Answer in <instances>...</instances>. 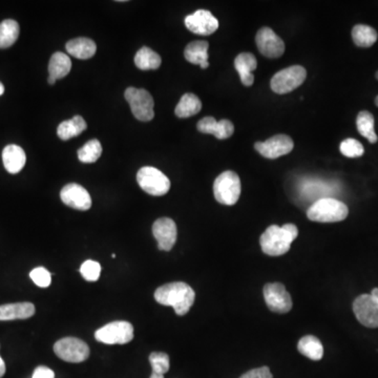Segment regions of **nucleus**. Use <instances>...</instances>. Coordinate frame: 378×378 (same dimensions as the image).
I'll return each mask as SVG.
<instances>
[{"instance_id":"obj_2","label":"nucleus","mask_w":378,"mask_h":378,"mask_svg":"<svg viewBox=\"0 0 378 378\" xmlns=\"http://www.w3.org/2000/svg\"><path fill=\"white\" fill-rule=\"evenodd\" d=\"M298 235V229L296 225L285 224L282 227L271 225L261 235L260 244L266 255L280 257L289 251L291 244Z\"/></svg>"},{"instance_id":"obj_37","label":"nucleus","mask_w":378,"mask_h":378,"mask_svg":"<svg viewBox=\"0 0 378 378\" xmlns=\"http://www.w3.org/2000/svg\"><path fill=\"white\" fill-rule=\"evenodd\" d=\"M32 378H55V373L50 368L40 366L36 368Z\"/></svg>"},{"instance_id":"obj_8","label":"nucleus","mask_w":378,"mask_h":378,"mask_svg":"<svg viewBox=\"0 0 378 378\" xmlns=\"http://www.w3.org/2000/svg\"><path fill=\"white\" fill-rule=\"evenodd\" d=\"M95 339L107 345H125L134 339V327L124 321L109 323L95 333Z\"/></svg>"},{"instance_id":"obj_35","label":"nucleus","mask_w":378,"mask_h":378,"mask_svg":"<svg viewBox=\"0 0 378 378\" xmlns=\"http://www.w3.org/2000/svg\"><path fill=\"white\" fill-rule=\"evenodd\" d=\"M30 278L38 287L46 288L51 285L52 282V276L50 272L44 267H37L32 270L30 273Z\"/></svg>"},{"instance_id":"obj_25","label":"nucleus","mask_w":378,"mask_h":378,"mask_svg":"<svg viewBox=\"0 0 378 378\" xmlns=\"http://www.w3.org/2000/svg\"><path fill=\"white\" fill-rule=\"evenodd\" d=\"M300 354L308 357L311 361H321L324 355V347L318 337L307 335L300 339L298 345Z\"/></svg>"},{"instance_id":"obj_30","label":"nucleus","mask_w":378,"mask_h":378,"mask_svg":"<svg viewBox=\"0 0 378 378\" xmlns=\"http://www.w3.org/2000/svg\"><path fill=\"white\" fill-rule=\"evenodd\" d=\"M357 131L363 137L368 139L370 143H376L378 138L374 129V117L369 111H361L357 119Z\"/></svg>"},{"instance_id":"obj_26","label":"nucleus","mask_w":378,"mask_h":378,"mask_svg":"<svg viewBox=\"0 0 378 378\" xmlns=\"http://www.w3.org/2000/svg\"><path fill=\"white\" fill-rule=\"evenodd\" d=\"M161 62L160 55L146 46L140 48L135 56L136 66L141 71L158 70L161 66Z\"/></svg>"},{"instance_id":"obj_39","label":"nucleus","mask_w":378,"mask_h":378,"mask_svg":"<svg viewBox=\"0 0 378 378\" xmlns=\"http://www.w3.org/2000/svg\"><path fill=\"white\" fill-rule=\"evenodd\" d=\"M371 294L374 296V298H375V300L378 302V288H374V289L372 290Z\"/></svg>"},{"instance_id":"obj_31","label":"nucleus","mask_w":378,"mask_h":378,"mask_svg":"<svg viewBox=\"0 0 378 378\" xmlns=\"http://www.w3.org/2000/svg\"><path fill=\"white\" fill-rule=\"evenodd\" d=\"M102 154V145L97 139L91 140L78 150V159L82 163L91 164L98 161Z\"/></svg>"},{"instance_id":"obj_14","label":"nucleus","mask_w":378,"mask_h":378,"mask_svg":"<svg viewBox=\"0 0 378 378\" xmlns=\"http://www.w3.org/2000/svg\"><path fill=\"white\" fill-rule=\"evenodd\" d=\"M258 48L260 53L268 58H278L285 52V44L270 28H262L258 32Z\"/></svg>"},{"instance_id":"obj_18","label":"nucleus","mask_w":378,"mask_h":378,"mask_svg":"<svg viewBox=\"0 0 378 378\" xmlns=\"http://www.w3.org/2000/svg\"><path fill=\"white\" fill-rule=\"evenodd\" d=\"M35 314L32 303H15L0 306V321L26 320Z\"/></svg>"},{"instance_id":"obj_17","label":"nucleus","mask_w":378,"mask_h":378,"mask_svg":"<svg viewBox=\"0 0 378 378\" xmlns=\"http://www.w3.org/2000/svg\"><path fill=\"white\" fill-rule=\"evenodd\" d=\"M198 131L203 134H210L217 139L225 140L231 138L235 133V126L229 120L217 121L213 117H205L198 123Z\"/></svg>"},{"instance_id":"obj_29","label":"nucleus","mask_w":378,"mask_h":378,"mask_svg":"<svg viewBox=\"0 0 378 378\" xmlns=\"http://www.w3.org/2000/svg\"><path fill=\"white\" fill-rule=\"evenodd\" d=\"M352 38L354 44L359 48H370L375 44L378 34L371 26L357 24L353 28Z\"/></svg>"},{"instance_id":"obj_38","label":"nucleus","mask_w":378,"mask_h":378,"mask_svg":"<svg viewBox=\"0 0 378 378\" xmlns=\"http://www.w3.org/2000/svg\"><path fill=\"white\" fill-rule=\"evenodd\" d=\"M6 374V363L3 359L0 357V378L3 377Z\"/></svg>"},{"instance_id":"obj_11","label":"nucleus","mask_w":378,"mask_h":378,"mask_svg":"<svg viewBox=\"0 0 378 378\" xmlns=\"http://www.w3.org/2000/svg\"><path fill=\"white\" fill-rule=\"evenodd\" d=\"M353 311L359 322L368 328H378V302L372 294H361L353 302Z\"/></svg>"},{"instance_id":"obj_43","label":"nucleus","mask_w":378,"mask_h":378,"mask_svg":"<svg viewBox=\"0 0 378 378\" xmlns=\"http://www.w3.org/2000/svg\"><path fill=\"white\" fill-rule=\"evenodd\" d=\"M375 103H376V105H377V107H378V96L376 97Z\"/></svg>"},{"instance_id":"obj_44","label":"nucleus","mask_w":378,"mask_h":378,"mask_svg":"<svg viewBox=\"0 0 378 378\" xmlns=\"http://www.w3.org/2000/svg\"><path fill=\"white\" fill-rule=\"evenodd\" d=\"M111 258H113V259H115V258H116L115 253H113V255H111Z\"/></svg>"},{"instance_id":"obj_3","label":"nucleus","mask_w":378,"mask_h":378,"mask_svg":"<svg viewBox=\"0 0 378 378\" xmlns=\"http://www.w3.org/2000/svg\"><path fill=\"white\" fill-rule=\"evenodd\" d=\"M349 209L345 203L333 198L315 201L307 211V217L313 222L336 223L348 217Z\"/></svg>"},{"instance_id":"obj_32","label":"nucleus","mask_w":378,"mask_h":378,"mask_svg":"<svg viewBox=\"0 0 378 378\" xmlns=\"http://www.w3.org/2000/svg\"><path fill=\"white\" fill-rule=\"evenodd\" d=\"M339 150L343 156H348V158H359V156H363L365 152L363 144L352 138L343 140L339 146Z\"/></svg>"},{"instance_id":"obj_1","label":"nucleus","mask_w":378,"mask_h":378,"mask_svg":"<svg viewBox=\"0 0 378 378\" xmlns=\"http://www.w3.org/2000/svg\"><path fill=\"white\" fill-rule=\"evenodd\" d=\"M196 294L188 284L183 282H168L154 292V300L163 306L174 308L177 314L183 316L192 308Z\"/></svg>"},{"instance_id":"obj_42","label":"nucleus","mask_w":378,"mask_h":378,"mask_svg":"<svg viewBox=\"0 0 378 378\" xmlns=\"http://www.w3.org/2000/svg\"><path fill=\"white\" fill-rule=\"evenodd\" d=\"M48 83H50L51 85L55 84V82H56V79L51 78V77H48Z\"/></svg>"},{"instance_id":"obj_24","label":"nucleus","mask_w":378,"mask_h":378,"mask_svg":"<svg viewBox=\"0 0 378 378\" xmlns=\"http://www.w3.org/2000/svg\"><path fill=\"white\" fill-rule=\"evenodd\" d=\"M72 69V61L68 55L63 54L61 52L55 53L51 57L50 63H48V73L51 78L59 79L64 78L70 74Z\"/></svg>"},{"instance_id":"obj_33","label":"nucleus","mask_w":378,"mask_h":378,"mask_svg":"<svg viewBox=\"0 0 378 378\" xmlns=\"http://www.w3.org/2000/svg\"><path fill=\"white\" fill-rule=\"evenodd\" d=\"M150 363L152 367V372L154 373L164 375L170 370V357L166 353L152 352L150 355Z\"/></svg>"},{"instance_id":"obj_15","label":"nucleus","mask_w":378,"mask_h":378,"mask_svg":"<svg viewBox=\"0 0 378 378\" xmlns=\"http://www.w3.org/2000/svg\"><path fill=\"white\" fill-rule=\"evenodd\" d=\"M152 235L158 242V247L163 251H170L178 237L176 223L170 217L156 219L152 225Z\"/></svg>"},{"instance_id":"obj_19","label":"nucleus","mask_w":378,"mask_h":378,"mask_svg":"<svg viewBox=\"0 0 378 378\" xmlns=\"http://www.w3.org/2000/svg\"><path fill=\"white\" fill-rule=\"evenodd\" d=\"M258 61L250 53H241L235 59V68L239 73L241 82L245 87H251L255 82V76L252 72L257 69Z\"/></svg>"},{"instance_id":"obj_23","label":"nucleus","mask_w":378,"mask_h":378,"mask_svg":"<svg viewBox=\"0 0 378 378\" xmlns=\"http://www.w3.org/2000/svg\"><path fill=\"white\" fill-rule=\"evenodd\" d=\"M87 127L85 120L81 116H75L72 119L61 122L57 129V135L63 141H66L82 134Z\"/></svg>"},{"instance_id":"obj_27","label":"nucleus","mask_w":378,"mask_h":378,"mask_svg":"<svg viewBox=\"0 0 378 378\" xmlns=\"http://www.w3.org/2000/svg\"><path fill=\"white\" fill-rule=\"evenodd\" d=\"M202 102L194 93H185L174 109L177 117L189 118L200 113Z\"/></svg>"},{"instance_id":"obj_41","label":"nucleus","mask_w":378,"mask_h":378,"mask_svg":"<svg viewBox=\"0 0 378 378\" xmlns=\"http://www.w3.org/2000/svg\"><path fill=\"white\" fill-rule=\"evenodd\" d=\"M5 93V87H3V83L0 82V96Z\"/></svg>"},{"instance_id":"obj_21","label":"nucleus","mask_w":378,"mask_h":378,"mask_svg":"<svg viewBox=\"0 0 378 378\" xmlns=\"http://www.w3.org/2000/svg\"><path fill=\"white\" fill-rule=\"evenodd\" d=\"M208 48V42L203 40L190 42L185 48V59L192 64H199L201 69L205 70L209 66Z\"/></svg>"},{"instance_id":"obj_45","label":"nucleus","mask_w":378,"mask_h":378,"mask_svg":"<svg viewBox=\"0 0 378 378\" xmlns=\"http://www.w3.org/2000/svg\"><path fill=\"white\" fill-rule=\"evenodd\" d=\"M376 78H377V79H378V72H377V73H376Z\"/></svg>"},{"instance_id":"obj_5","label":"nucleus","mask_w":378,"mask_h":378,"mask_svg":"<svg viewBox=\"0 0 378 378\" xmlns=\"http://www.w3.org/2000/svg\"><path fill=\"white\" fill-rule=\"evenodd\" d=\"M137 181L142 190L150 196L161 197L170 189V181L163 172L152 166H144L138 172Z\"/></svg>"},{"instance_id":"obj_36","label":"nucleus","mask_w":378,"mask_h":378,"mask_svg":"<svg viewBox=\"0 0 378 378\" xmlns=\"http://www.w3.org/2000/svg\"><path fill=\"white\" fill-rule=\"evenodd\" d=\"M240 378H273V375L270 372L269 368L261 367L246 372Z\"/></svg>"},{"instance_id":"obj_20","label":"nucleus","mask_w":378,"mask_h":378,"mask_svg":"<svg viewBox=\"0 0 378 378\" xmlns=\"http://www.w3.org/2000/svg\"><path fill=\"white\" fill-rule=\"evenodd\" d=\"M3 161L8 172L13 174H18L26 165V152L20 146L15 144L6 146L3 152Z\"/></svg>"},{"instance_id":"obj_22","label":"nucleus","mask_w":378,"mask_h":378,"mask_svg":"<svg viewBox=\"0 0 378 378\" xmlns=\"http://www.w3.org/2000/svg\"><path fill=\"white\" fill-rule=\"evenodd\" d=\"M66 52L78 59H89L96 54L97 46L89 38H76L66 44Z\"/></svg>"},{"instance_id":"obj_10","label":"nucleus","mask_w":378,"mask_h":378,"mask_svg":"<svg viewBox=\"0 0 378 378\" xmlns=\"http://www.w3.org/2000/svg\"><path fill=\"white\" fill-rule=\"evenodd\" d=\"M264 298L268 308L276 313L289 312L294 306L291 296L280 282H269L264 286Z\"/></svg>"},{"instance_id":"obj_7","label":"nucleus","mask_w":378,"mask_h":378,"mask_svg":"<svg viewBox=\"0 0 378 378\" xmlns=\"http://www.w3.org/2000/svg\"><path fill=\"white\" fill-rule=\"evenodd\" d=\"M306 69L302 66H292L276 73L272 77L270 87L274 93L284 95L298 89L306 80Z\"/></svg>"},{"instance_id":"obj_34","label":"nucleus","mask_w":378,"mask_h":378,"mask_svg":"<svg viewBox=\"0 0 378 378\" xmlns=\"http://www.w3.org/2000/svg\"><path fill=\"white\" fill-rule=\"evenodd\" d=\"M80 273L87 282H96L100 276L101 265L98 262L87 260L81 265Z\"/></svg>"},{"instance_id":"obj_16","label":"nucleus","mask_w":378,"mask_h":378,"mask_svg":"<svg viewBox=\"0 0 378 378\" xmlns=\"http://www.w3.org/2000/svg\"><path fill=\"white\" fill-rule=\"evenodd\" d=\"M61 201L66 206L77 210H89L91 207V195L87 189L76 183H71L61 189Z\"/></svg>"},{"instance_id":"obj_40","label":"nucleus","mask_w":378,"mask_h":378,"mask_svg":"<svg viewBox=\"0 0 378 378\" xmlns=\"http://www.w3.org/2000/svg\"><path fill=\"white\" fill-rule=\"evenodd\" d=\"M150 378H164V375H162V374L154 373V372H152V375H150Z\"/></svg>"},{"instance_id":"obj_28","label":"nucleus","mask_w":378,"mask_h":378,"mask_svg":"<svg viewBox=\"0 0 378 378\" xmlns=\"http://www.w3.org/2000/svg\"><path fill=\"white\" fill-rule=\"evenodd\" d=\"M19 30V24L15 20H3L0 24V48H8L13 46L17 42Z\"/></svg>"},{"instance_id":"obj_6","label":"nucleus","mask_w":378,"mask_h":378,"mask_svg":"<svg viewBox=\"0 0 378 378\" xmlns=\"http://www.w3.org/2000/svg\"><path fill=\"white\" fill-rule=\"evenodd\" d=\"M124 97L131 107L132 113L139 121L148 122L154 119V99L146 89L129 87Z\"/></svg>"},{"instance_id":"obj_12","label":"nucleus","mask_w":378,"mask_h":378,"mask_svg":"<svg viewBox=\"0 0 378 378\" xmlns=\"http://www.w3.org/2000/svg\"><path fill=\"white\" fill-rule=\"evenodd\" d=\"M294 140L287 135H276L265 142H257L255 148L267 159H276L289 154L294 150Z\"/></svg>"},{"instance_id":"obj_13","label":"nucleus","mask_w":378,"mask_h":378,"mask_svg":"<svg viewBox=\"0 0 378 378\" xmlns=\"http://www.w3.org/2000/svg\"><path fill=\"white\" fill-rule=\"evenodd\" d=\"M185 26L197 35L208 36L219 28L217 18L206 10H199L185 18Z\"/></svg>"},{"instance_id":"obj_9","label":"nucleus","mask_w":378,"mask_h":378,"mask_svg":"<svg viewBox=\"0 0 378 378\" xmlns=\"http://www.w3.org/2000/svg\"><path fill=\"white\" fill-rule=\"evenodd\" d=\"M54 352L59 359L68 363H82L89 357L87 343L76 337H64L54 345Z\"/></svg>"},{"instance_id":"obj_4","label":"nucleus","mask_w":378,"mask_h":378,"mask_svg":"<svg viewBox=\"0 0 378 378\" xmlns=\"http://www.w3.org/2000/svg\"><path fill=\"white\" fill-rule=\"evenodd\" d=\"M241 180L235 172L227 170L222 172L213 184V194L219 204L233 206L241 196Z\"/></svg>"}]
</instances>
